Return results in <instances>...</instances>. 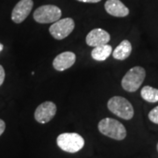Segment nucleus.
<instances>
[{
	"mask_svg": "<svg viewBox=\"0 0 158 158\" xmlns=\"http://www.w3.org/2000/svg\"><path fill=\"white\" fill-rule=\"evenodd\" d=\"M107 107L111 113L126 120L131 119L135 114L132 104L123 97L114 96L110 98L107 102Z\"/></svg>",
	"mask_w": 158,
	"mask_h": 158,
	"instance_id": "obj_2",
	"label": "nucleus"
},
{
	"mask_svg": "<svg viewBox=\"0 0 158 158\" xmlns=\"http://www.w3.org/2000/svg\"><path fill=\"white\" fill-rule=\"evenodd\" d=\"M5 77H6V72L4 68L0 65V86L3 85L4 81H5Z\"/></svg>",
	"mask_w": 158,
	"mask_h": 158,
	"instance_id": "obj_16",
	"label": "nucleus"
},
{
	"mask_svg": "<svg viewBox=\"0 0 158 158\" xmlns=\"http://www.w3.org/2000/svg\"><path fill=\"white\" fill-rule=\"evenodd\" d=\"M79 2H82V3H90V4H96L100 2L101 0H77Z\"/></svg>",
	"mask_w": 158,
	"mask_h": 158,
	"instance_id": "obj_18",
	"label": "nucleus"
},
{
	"mask_svg": "<svg viewBox=\"0 0 158 158\" xmlns=\"http://www.w3.org/2000/svg\"><path fill=\"white\" fill-rule=\"evenodd\" d=\"M156 148H157V151H158V143H157V146H156Z\"/></svg>",
	"mask_w": 158,
	"mask_h": 158,
	"instance_id": "obj_20",
	"label": "nucleus"
},
{
	"mask_svg": "<svg viewBox=\"0 0 158 158\" xmlns=\"http://www.w3.org/2000/svg\"><path fill=\"white\" fill-rule=\"evenodd\" d=\"M105 9L113 17L123 18L129 14V9L120 0H107L105 3Z\"/></svg>",
	"mask_w": 158,
	"mask_h": 158,
	"instance_id": "obj_11",
	"label": "nucleus"
},
{
	"mask_svg": "<svg viewBox=\"0 0 158 158\" xmlns=\"http://www.w3.org/2000/svg\"><path fill=\"white\" fill-rule=\"evenodd\" d=\"M76 62V55L73 52L66 51L58 55L53 61V67L57 71H63L72 67Z\"/></svg>",
	"mask_w": 158,
	"mask_h": 158,
	"instance_id": "obj_10",
	"label": "nucleus"
},
{
	"mask_svg": "<svg viewBox=\"0 0 158 158\" xmlns=\"http://www.w3.org/2000/svg\"><path fill=\"white\" fill-rule=\"evenodd\" d=\"M146 77V71L141 66L130 69L121 80V86L128 92H135L142 85Z\"/></svg>",
	"mask_w": 158,
	"mask_h": 158,
	"instance_id": "obj_3",
	"label": "nucleus"
},
{
	"mask_svg": "<svg viewBox=\"0 0 158 158\" xmlns=\"http://www.w3.org/2000/svg\"><path fill=\"white\" fill-rule=\"evenodd\" d=\"M148 118L151 122L158 125V106L155 108H153L152 110L149 112Z\"/></svg>",
	"mask_w": 158,
	"mask_h": 158,
	"instance_id": "obj_15",
	"label": "nucleus"
},
{
	"mask_svg": "<svg viewBox=\"0 0 158 158\" xmlns=\"http://www.w3.org/2000/svg\"><path fill=\"white\" fill-rule=\"evenodd\" d=\"M111 40V36L106 30L101 28H95L91 30L86 36V43L90 47L106 45Z\"/></svg>",
	"mask_w": 158,
	"mask_h": 158,
	"instance_id": "obj_9",
	"label": "nucleus"
},
{
	"mask_svg": "<svg viewBox=\"0 0 158 158\" xmlns=\"http://www.w3.org/2000/svg\"><path fill=\"white\" fill-rule=\"evenodd\" d=\"M131 53H132V45L130 41L127 40H124L114 49L113 52V56L116 60L123 61L130 56Z\"/></svg>",
	"mask_w": 158,
	"mask_h": 158,
	"instance_id": "obj_12",
	"label": "nucleus"
},
{
	"mask_svg": "<svg viewBox=\"0 0 158 158\" xmlns=\"http://www.w3.org/2000/svg\"><path fill=\"white\" fill-rule=\"evenodd\" d=\"M58 147L67 153H77L85 146V139L77 133H63L57 137Z\"/></svg>",
	"mask_w": 158,
	"mask_h": 158,
	"instance_id": "obj_4",
	"label": "nucleus"
},
{
	"mask_svg": "<svg viewBox=\"0 0 158 158\" xmlns=\"http://www.w3.org/2000/svg\"><path fill=\"white\" fill-rule=\"evenodd\" d=\"M141 96L148 103H156L158 102V89L148 85L144 86L141 90Z\"/></svg>",
	"mask_w": 158,
	"mask_h": 158,
	"instance_id": "obj_14",
	"label": "nucleus"
},
{
	"mask_svg": "<svg viewBox=\"0 0 158 158\" xmlns=\"http://www.w3.org/2000/svg\"><path fill=\"white\" fill-rule=\"evenodd\" d=\"M5 129H6V123L4 120L0 119V135L5 132Z\"/></svg>",
	"mask_w": 158,
	"mask_h": 158,
	"instance_id": "obj_17",
	"label": "nucleus"
},
{
	"mask_svg": "<svg viewBox=\"0 0 158 158\" xmlns=\"http://www.w3.org/2000/svg\"><path fill=\"white\" fill-rule=\"evenodd\" d=\"M98 131L102 135L116 141H122L127 136V130L122 123L112 118H105L98 125Z\"/></svg>",
	"mask_w": 158,
	"mask_h": 158,
	"instance_id": "obj_1",
	"label": "nucleus"
},
{
	"mask_svg": "<svg viewBox=\"0 0 158 158\" xmlns=\"http://www.w3.org/2000/svg\"><path fill=\"white\" fill-rule=\"evenodd\" d=\"M62 17V11L56 6L45 5L40 6L34 12V19L40 24L55 23Z\"/></svg>",
	"mask_w": 158,
	"mask_h": 158,
	"instance_id": "obj_5",
	"label": "nucleus"
},
{
	"mask_svg": "<svg viewBox=\"0 0 158 158\" xmlns=\"http://www.w3.org/2000/svg\"><path fill=\"white\" fill-rule=\"evenodd\" d=\"M56 110V106L55 103L51 101L43 102L36 108L34 112V118L38 123L46 124L55 117Z\"/></svg>",
	"mask_w": 158,
	"mask_h": 158,
	"instance_id": "obj_7",
	"label": "nucleus"
},
{
	"mask_svg": "<svg viewBox=\"0 0 158 158\" xmlns=\"http://www.w3.org/2000/svg\"><path fill=\"white\" fill-rule=\"evenodd\" d=\"M3 48H4V46L2 45L1 43H0V53H1V51L3 50Z\"/></svg>",
	"mask_w": 158,
	"mask_h": 158,
	"instance_id": "obj_19",
	"label": "nucleus"
},
{
	"mask_svg": "<svg viewBox=\"0 0 158 158\" xmlns=\"http://www.w3.org/2000/svg\"><path fill=\"white\" fill-rule=\"evenodd\" d=\"M113 53L112 46L106 44V45L98 46L93 48L91 51V57L96 61H106L110 55Z\"/></svg>",
	"mask_w": 158,
	"mask_h": 158,
	"instance_id": "obj_13",
	"label": "nucleus"
},
{
	"mask_svg": "<svg viewBox=\"0 0 158 158\" xmlns=\"http://www.w3.org/2000/svg\"><path fill=\"white\" fill-rule=\"evenodd\" d=\"M34 6L33 0H20L14 6L11 12V19L16 24L22 23L28 17Z\"/></svg>",
	"mask_w": 158,
	"mask_h": 158,
	"instance_id": "obj_8",
	"label": "nucleus"
},
{
	"mask_svg": "<svg viewBox=\"0 0 158 158\" xmlns=\"http://www.w3.org/2000/svg\"><path fill=\"white\" fill-rule=\"evenodd\" d=\"M75 22L71 18L60 19L53 23L49 27V33L56 40H63L73 32Z\"/></svg>",
	"mask_w": 158,
	"mask_h": 158,
	"instance_id": "obj_6",
	"label": "nucleus"
}]
</instances>
